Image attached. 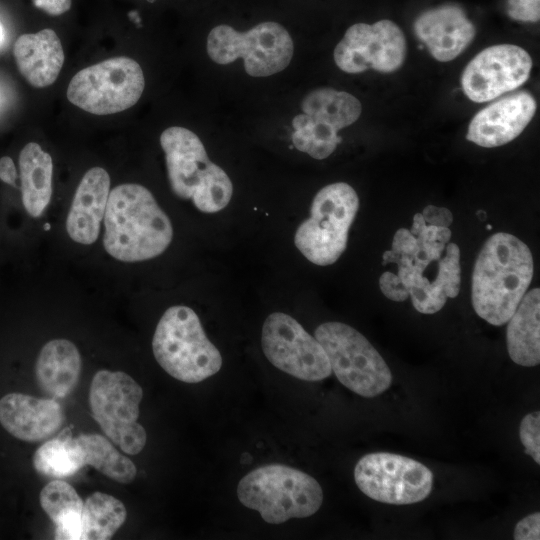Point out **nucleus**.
<instances>
[{"mask_svg":"<svg viewBox=\"0 0 540 540\" xmlns=\"http://www.w3.org/2000/svg\"><path fill=\"white\" fill-rule=\"evenodd\" d=\"M50 229V224L46 223L44 225V230L48 231Z\"/></svg>","mask_w":540,"mask_h":540,"instance_id":"37","label":"nucleus"},{"mask_svg":"<svg viewBox=\"0 0 540 540\" xmlns=\"http://www.w3.org/2000/svg\"><path fill=\"white\" fill-rule=\"evenodd\" d=\"M406 39L392 21L383 19L372 25L357 23L349 27L334 50L336 65L346 73L373 69L391 73L406 57Z\"/></svg>","mask_w":540,"mask_h":540,"instance_id":"14","label":"nucleus"},{"mask_svg":"<svg viewBox=\"0 0 540 540\" xmlns=\"http://www.w3.org/2000/svg\"><path fill=\"white\" fill-rule=\"evenodd\" d=\"M168 180L179 198L191 199L204 213L224 209L231 200L233 185L226 172L212 163L200 138L191 130L172 126L160 136Z\"/></svg>","mask_w":540,"mask_h":540,"instance_id":"4","label":"nucleus"},{"mask_svg":"<svg viewBox=\"0 0 540 540\" xmlns=\"http://www.w3.org/2000/svg\"><path fill=\"white\" fill-rule=\"evenodd\" d=\"M358 208V195L349 184L337 182L323 187L312 201L310 217L295 232V246L313 264L335 263L346 249Z\"/></svg>","mask_w":540,"mask_h":540,"instance_id":"7","label":"nucleus"},{"mask_svg":"<svg viewBox=\"0 0 540 540\" xmlns=\"http://www.w3.org/2000/svg\"><path fill=\"white\" fill-rule=\"evenodd\" d=\"M292 127L295 148L315 159L327 158L341 142L336 129L304 113L294 117Z\"/></svg>","mask_w":540,"mask_h":540,"instance_id":"29","label":"nucleus"},{"mask_svg":"<svg viewBox=\"0 0 540 540\" xmlns=\"http://www.w3.org/2000/svg\"><path fill=\"white\" fill-rule=\"evenodd\" d=\"M421 215L425 223L432 226L449 228L453 222L451 211L445 207L428 205Z\"/></svg>","mask_w":540,"mask_h":540,"instance_id":"33","label":"nucleus"},{"mask_svg":"<svg viewBox=\"0 0 540 540\" xmlns=\"http://www.w3.org/2000/svg\"><path fill=\"white\" fill-rule=\"evenodd\" d=\"M534 271L528 246L509 233L493 234L476 259L471 297L479 317L494 326L508 322L525 295Z\"/></svg>","mask_w":540,"mask_h":540,"instance_id":"2","label":"nucleus"},{"mask_svg":"<svg viewBox=\"0 0 540 540\" xmlns=\"http://www.w3.org/2000/svg\"><path fill=\"white\" fill-rule=\"evenodd\" d=\"M519 436L525 452L540 464V413L532 412L524 416L520 423Z\"/></svg>","mask_w":540,"mask_h":540,"instance_id":"30","label":"nucleus"},{"mask_svg":"<svg viewBox=\"0 0 540 540\" xmlns=\"http://www.w3.org/2000/svg\"><path fill=\"white\" fill-rule=\"evenodd\" d=\"M141 386L122 371L100 370L95 373L89 390V404L94 420L105 435L129 455L140 453L147 434L137 422Z\"/></svg>","mask_w":540,"mask_h":540,"instance_id":"9","label":"nucleus"},{"mask_svg":"<svg viewBox=\"0 0 540 540\" xmlns=\"http://www.w3.org/2000/svg\"><path fill=\"white\" fill-rule=\"evenodd\" d=\"M64 420L55 399L9 393L0 399V424L15 438L38 442L51 437Z\"/></svg>","mask_w":540,"mask_h":540,"instance_id":"17","label":"nucleus"},{"mask_svg":"<svg viewBox=\"0 0 540 540\" xmlns=\"http://www.w3.org/2000/svg\"><path fill=\"white\" fill-rule=\"evenodd\" d=\"M13 55L18 71L35 88L52 85L65 60L61 41L50 28L19 36L14 43Z\"/></svg>","mask_w":540,"mask_h":540,"instance_id":"20","label":"nucleus"},{"mask_svg":"<svg viewBox=\"0 0 540 540\" xmlns=\"http://www.w3.org/2000/svg\"><path fill=\"white\" fill-rule=\"evenodd\" d=\"M531 68V57L523 48L493 45L467 64L461 77L462 89L473 102L490 101L524 84Z\"/></svg>","mask_w":540,"mask_h":540,"instance_id":"15","label":"nucleus"},{"mask_svg":"<svg viewBox=\"0 0 540 540\" xmlns=\"http://www.w3.org/2000/svg\"><path fill=\"white\" fill-rule=\"evenodd\" d=\"M33 466L42 475L64 478L77 473L85 463L76 439L70 435H61L47 440L36 450Z\"/></svg>","mask_w":540,"mask_h":540,"instance_id":"28","label":"nucleus"},{"mask_svg":"<svg viewBox=\"0 0 540 540\" xmlns=\"http://www.w3.org/2000/svg\"><path fill=\"white\" fill-rule=\"evenodd\" d=\"M144 87L141 66L134 59L119 56L77 72L68 85L67 98L88 113L111 115L134 106Z\"/></svg>","mask_w":540,"mask_h":540,"instance_id":"11","label":"nucleus"},{"mask_svg":"<svg viewBox=\"0 0 540 540\" xmlns=\"http://www.w3.org/2000/svg\"><path fill=\"white\" fill-rule=\"evenodd\" d=\"M540 290L534 288L521 299L508 320L506 341L513 362L525 367L540 363Z\"/></svg>","mask_w":540,"mask_h":540,"instance_id":"22","label":"nucleus"},{"mask_svg":"<svg viewBox=\"0 0 540 540\" xmlns=\"http://www.w3.org/2000/svg\"><path fill=\"white\" fill-rule=\"evenodd\" d=\"M0 180L16 187L17 171L13 160L8 156L0 158Z\"/></svg>","mask_w":540,"mask_h":540,"instance_id":"35","label":"nucleus"},{"mask_svg":"<svg viewBox=\"0 0 540 540\" xmlns=\"http://www.w3.org/2000/svg\"><path fill=\"white\" fill-rule=\"evenodd\" d=\"M314 337L322 345L341 384L366 398L385 392L392 373L373 345L353 327L341 322L319 325Z\"/></svg>","mask_w":540,"mask_h":540,"instance_id":"8","label":"nucleus"},{"mask_svg":"<svg viewBox=\"0 0 540 540\" xmlns=\"http://www.w3.org/2000/svg\"><path fill=\"white\" fill-rule=\"evenodd\" d=\"M33 4L50 16H60L69 11L72 0H33Z\"/></svg>","mask_w":540,"mask_h":540,"instance_id":"34","label":"nucleus"},{"mask_svg":"<svg viewBox=\"0 0 540 540\" xmlns=\"http://www.w3.org/2000/svg\"><path fill=\"white\" fill-rule=\"evenodd\" d=\"M508 15L522 22H537L540 18V0H508Z\"/></svg>","mask_w":540,"mask_h":540,"instance_id":"31","label":"nucleus"},{"mask_svg":"<svg viewBox=\"0 0 540 540\" xmlns=\"http://www.w3.org/2000/svg\"><path fill=\"white\" fill-rule=\"evenodd\" d=\"M237 496L245 507L258 511L270 524L310 517L323 502V491L316 479L281 464L261 466L246 474L238 483Z\"/></svg>","mask_w":540,"mask_h":540,"instance_id":"5","label":"nucleus"},{"mask_svg":"<svg viewBox=\"0 0 540 540\" xmlns=\"http://www.w3.org/2000/svg\"><path fill=\"white\" fill-rule=\"evenodd\" d=\"M103 245L122 262H139L162 254L173 238L172 223L144 186L125 183L113 188L104 215Z\"/></svg>","mask_w":540,"mask_h":540,"instance_id":"3","label":"nucleus"},{"mask_svg":"<svg viewBox=\"0 0 540 540\" xmlns=\"http://www.w3.org/2000/svg\"><path fill=\"white\" fill-rule=\"evenodd\" d=\"M4 29L3 26L0 24V43L4 40Z\"/></svg>","mask_w":540,"mask_h":540,"instance_id":"36","label":"nucleus"},{"mask_svg":"<svg viewBox=\"0 0 540 540\" xmlns=\"http://www.w3.org/2000/svg\"><path fill=\"white\" fill-rule=\"evenodd\" d=\"M450 238L449 228L428 225L416 213L411 230L398 229L391 250L383 253V264L396 263L398 268L397 274L381 275L382 293L397 302L411 296L423 314L441 310L448 297L458 295L461 283L460 250Z\"/></svg>","mask_w":540,"mask_h":540,"instance_id":"1","label":"nucleus"},{"mask_svg":"<svg viewBox=\"0 0 540 540\" xmlns=\"http://www.w3.org/2000/svg\"><path fill=\"white\" fill-rule=\"evenodd\" d=\"M414 32L438 61H451L472 42L475 27L462 8L443 5L420 14Z\"/></svg>","mask_w":540,"mask_h":540,"instance_id":"18","label":"nucleus"},{"mask_svg":"<svg viewBox=\"0 0 540 540\" xmlns=\"http://www.w3.org/2000/svg\"><path fill=\"white\" fill-rule=\"evenodd\" d=\"M301 109L304 114L338 131L350 126L360 117L362 106L360 101L348 92L318 88L303 98Z\"/></svg>","mask_w":540,"mask_h":540,"instance_id":"25","label":"nucleus"},{"mask_svg":"<svg viewBox=\"0 0 540 540\" xmlns=\"http://www.w3.org/2000/svg\"><path fill=\"white\" fill-rule=\"evenodd\" d=\"M152 349L158 364L184 383L202 382L222 366V356L206 336L198 315L184 305L164 312L154 332Z\"/></svg>","mask_w":540,"mask_h":540,"instance_id":"6","label":"nucleus"},{"mask_svg":"<svg viewBox=\"0 0 540 540\" xmlns=\"http://www.w3.org/2000/svg\"><path fill=\"white\" fill-rule=\"evenodd\" d=\"M124 504L112 495L95 492L88 496L82 511V540H108L126 519Z\"/></svg>","mask_w":540,"mask_h":540,"instance_id":"26","label":"nucleus"},{"mask_svg":"<svg viewBox=\"0 0 540 540\" xmlns=\"http://www.w3.org/2000/svg\"><path fill=\"white\" fill-rule=\"evenodd\" d=\"M536 101L527 91L503 97L480 110L471 120L466 138L482 147H498L514 140L530 123Z\"/></svg>","mask_w":540,"mask_h":540,"instance_id":"16","label":"nucleus"},{"mask_svg":"<svg viewBox=\"0 0 540 540\" xmlns=\"http://www.w3.org/2000/svg\"><path fill=\"white\" fill-rule=\"evenodd\" d=\"M82 359L75 344L67 339H54L41 349L35 363L38 386L48 395L64 398L76 387Z\"/></svg>","mask_w":540,"mask_h":540,"instance_id":"21","label":"nucleus"},{"mask_svg":"<svg viewBox=\"0 0 540 540\" xmlns=\"http://www.w3.org/2000/svg\"><path fill=\"white\" fill-rule=\"evenodd\" d=\"M75 439L82 449L85 465L119 483L128 484L135 479V464L119 453L107 438L98 434H80Z\"/></svg>","mask_w":540,"mask_h":540,"instance_id":"27","label":"nucleus"},{"mask_svg":"<svg viewBox=\"0 0 540 540\" xmlns=\"http://www.w3.org/2000/svg\"><path fill=\"white\" fill-rule=\"evenodd\" d=\"M207 53L221 65L242 58L245 71L250 76L266 77L289 65L293 41L282 25L272 21L259 23L246 32L218 25L208 34Z\"/></svg>","mask_w":540,"mask_h":540,"instance_id":"10","label":"nucleus"},{"mask_svg":"<svg viewBox=\"0 0 540 540\" xmlns=\"http://www.w3.org/2000/svg\"><path fill=\"white\" fill-rule=\"evenodd\" d=\"M22 202L32 217H40L52 196L53 161L36 142L27 143L19 154Z\"/></svg>","mask_w":540,"mask_h":540,"instance_id":"23","label":"nucleus"},{"mask_svg":"<svg viewBox=\"0 0 540 540\" xmlns=\"http://www.w3.org/2000/svg\"><path fill=\"white\" fill-rule=\"evenodd\" d=\"M515 540L540 539V513L534 512L520 520L514 529Z\"/></svg>","mask_w":540,"mask_h":540,"instance_id":"32","label":"nucleus"},{"mask_svg":"<svg viewBox=\"0 0 540 540\" xmlns=\"http://www.w3.org/2000/svg\"><path fill=\"white\" fill-rule=\"evenodd\" d=\"M354 479L369 498L386 504L405 505L426 499L433 474L424 464L398 454L370 453L357 462Z\"/></svg>","mask_w":540,"mask_h":540,"instance_id":"12","label":"nucleus"},{"mask_svg":"<svg viewBox=\"0 0 540 540\" xmlns=\"http://www.w3.org/2000/svg\"><path fill=\"white\" fill-rule=\"evenodd\" d=\"M40 505L55 524L57 540H82L83 500L73 486L52 480L40 492Z\"/></svg>","mask_w":540,"mask_h":540,"instance_id":"24","label":"nucleus"},{"mask_svg":"<svg viewBox=\"0 0 540 540\" xmlns=\"http://www.w3.org/2000/svg\"><path fill=\"white\" fill-rule=\"evenodd\" d=\"M110 193V176L102 167H92L76 188L67 218L70 238L83 245L93 244L99 236Z\"/></svg>","mask_w":540,"mask_h":540,"instance_id":"19","label":"nucleus"},{"mask_svg":"<svg viewBox=\"0 0 540 540\" xmlns=\"http://www.w3.org/2000/svg\"><path fill=\"white\" fill-rule=\"evenodd\" d=\"M261 346L273 366L300 380L320 381L332 373L322 345L288 314L274 312L266 318Z\"/></svg>","mask_w":540,"mask_h":540,"instance_id":"13","label":"nucleus"}]
</instances>
